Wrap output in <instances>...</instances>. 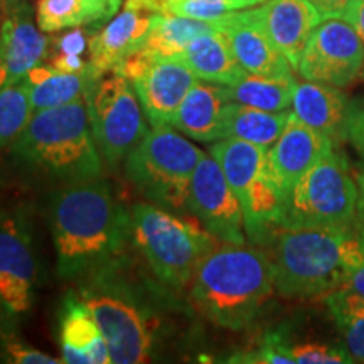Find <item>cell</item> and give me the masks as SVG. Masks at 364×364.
Wrapping results in <instances>:
<instances>
[{"label": "cell", "instance_id": "60d3db41", "mask_svg": "<svg viewBox=\"0 0 364 364\" xmlns=\"http://www.w3.org/2000/svg\"><path fill=\"white\" fill-rule=\"evenodd\" d=\"M105 4H107L108 6V9H110L112 11V14L113 16H115V14L118 12V9H120V6H122V2H124V0H103Z\"/></svg>", "mask_w": 364, "mask_h": 364}, {"label": "cell", "instance_id": "7c38bea8", "mask_svg": "<svg viewBox=\"0 0 364 364\" xmlns=\"http://www.w3.org/2000/svg\"><path fill=\"white\" fill-rule=\"evenodd\" d=\"M364 66V41L343 17L322 19L300 58L297 71L304 80L346 86Z\"/></svg>", "mask_w": 364, "mask_h": 364}, {"label": "cell", "instance_id": "7402d4cb", "mask_svg": "<svg viewBox=\"0 0 364 364\" xmlns=\"http://www.w3.org/2000/svg\"><path fill=\"white\" fill-rule=\"evenodd\" d=\"M292 112L304 124L334 140L348 125L349 105L336 86L306 80L295 83Z\"/></svg>", "mask_w": 364, "mask_h": 364}, {"label": "cell", "instance_id": "ba28073f", "mask_svg": "<svg viewBox=\"0 0 364 364\" xmlns=\"http://www.w3.org/2000/svg\"><path fill=\"white\" fill-rule=\"evenodd\" d=\"M211 156L238 196L250 240L265 243L280 225L285 199L270 171L268 149L226 136L211 145Z\"/></svg>", "mask_w": 364, "mask_h": 364}, {"label": "cell", "instance_id": "d6a6232c", "mask_svg": "<svg viewBox=\"0 0 364 364\" xmlns=\"http://www.w3.org/2000/svg\"><path fill=\"white\" fill-rule=\"evenodd\" d=\"M290 353L299 364H344L354 363L346 348L329 344H290Z\"/></svg>", "mask_w": 364, "mask_h": 364}, {"label": "cell", "instance_id": "ab89813d", "mask_svg": "<svg viewBox=\"0 0 364 364\" xmlns=\"http://www.w3.org/2000/svg\"><path fill=\"white\" fill-rule=\"evenodd\" d=\"M343 19L351 22L354 29L358 31L361 39L364 41V0H354L348 12L344 14Z\"/></svg>", "mask_w": 364, "mask_h": 364}, {"label": "cell", "instance_id": "8d00e7d4", "mask_svg": "<svg viewBox=\"0 0 364 364\" xmlns=\"http://www.w3.org/2000/svg\"><path fill=\"white\" fill-rule=\"evenodd\" d=\"M49 65H51L54 70L63 71V73H81L88 68V63H85L80 54H63V53L54 54Z\"/></svg>", "mask_w": 364, "mask_h": 364}, {"label": "cell", "instance_id": "83f0119b", "mask_svg": "<svg viewBox=\"0 0 364 364\" xmlns=\"http://www.w3.org/2000/svg\"><path fill=\"white\" fill-rule=\"evenodd\" d=\"M295 78H265L245 73L235 85L228 86L231 102L267 112H285L292 107Z\"/></svg>", "mask_w": 364, "mask_h": 364}, {"label": "cell", "instance_id": "52a82bcc", "mask_svg": "<svg viewBox=\"0 0 364 364\" xmlns=\"http://www.w3.org/2000/svg\"><path fill=\"white\" fill-rule=\"evenodd\" d=\"M204 152L171 125L152 127L125 159V176L150 203L189 213L191 179Z\"/></svg>", "mask_w": 364, "mask_h": 364}, {"label": "cell", "instance_id": "f35d334b", "mask_svg": "<svg viewBox=\"0 0 364 364\" xmlns=\"http://www.w3.org/2000/svg\"><path fill=\"white\" fill-rule=\"evenodd\" d=\"M339 289L364 302V262L349 275V279Z\"/></svg>", "mask_w": 364, "mask_h": 364}, {"label": "cell", "instance_id": "7bdbcfd3", "mask_svg": "<svg viewBox=\"0 0 364 364\" xmlns=\"http://www.w3.org/2000/svg\"><path fill=\"white\" fill-rule=\"evenodd\" d=\"M252 2H253V0H252ZM253 4H255V2H253Z\"/></svg>", "mask_w": 364, "mask_h": 364}, {"label": "cell", "instance_id": "6da1fadb", "mask_svg": "<svg viewBox=\"0 0 364 364\" xmlns=\"http://www.w3.org/2000/svg\"><path fill=\"white\" fill-rule=\"evenodd\" d=\"M48 213L61 279H86L120 263L132 235L130 213L102 177L59 186Z\"/></svg>", "mask_w": 364, "mask_h": 364}, {"label": "cell", "instance_id": "d590c367", "mask_svg": "<svg viewBox=\"0 0 364 364\" xmlns=\"http://www.w3.org/2000/svg\"><path fill=\"white\" fill-rule=\"evenodd\" d=\"M309 2L317 9L322 19H331V17H344L354 0H309Z\"/></svg>", "mask_w": 364, "mask_h": 364}, {"label": "cell", "instance_id": "3957f363", "mask_svg": "<svg viewBox=\"0 0 364 364\" xmlns=\"http://www.w3.org/2000/svg\"><path fill=\"white\" fill-rule=\"evenodd\" d=\"M275 292L270 257L221 241L191 279V302L208 321L231 331L250 326Z\"/></svg>", "mask_w": 364, "mask_h": 364}, {"label": "cell", "instance_id": "4316f807", "mask_svg": "<svg viewBox=\"0 0 364 364\" xmlns=\"http://www.w3.org/2000/svg\"><path fill=\"white\" fill-rule=\"evenodd\" d=\"M38 26L43 33H59L115 17L103 0H39Z\"/></svg>", "mask_w": 364, "mask_h": 364}, {"label": "cell", "instance_id": "b9f144b4", "mask_svg": "<svg viewBox=\"0 0 364 364\" xmlns=\"http://www.w3.org/2000/svg\"><path fill=\"white\" fill-rule=\"evenodd\" d=\"M255 2V6H257V4H263V2H267V0H253Z\"/></svg>", "mask_w": 364, "mask_h": 364}, {"label": "cell", "instance_id": "5b68a950", "mask_svg": "<svg viewBox=\"0 0 364 364\" xmlns=\"http://www.w3.org/2000/svg\"><path fill=\"white\" fill-rule=\"evenodd\" d=\"M78 297L100 326L112 363H149L156 351L159 318L144 295L120 273V263L83 279Z\"/></svg>", "mask_w": 364, "mask_h": 364}, {"label": "cell", "instance_id": "74e56055", "mask_svg": "<svg viewBox=\"0 0 364 364\" xmlns=\"http://www.w3.org/2000/svg\"><path fill=\"white\" fill-rule=\"evenodd\" d=\"M358 199H356V211H354L353 230L356 233V238L364 248V174L358 177Z\"/></svg>", "mask_w": 364, "mask_h": 364}, {"label": "cell", "instance_id": "4fadbf2b", "mask_svg": "<svg viewBox=\"0 0 364 364\" xmlns=\"http://www.w3.org/2000/svg\"><path fill=\"white\" fill-rule=\"evenodd\" d=\"M189 213L216 240L245 245V216L238 196L228 182L221 166L204 154L196 166L189 188Z\"/></svg>", "mask_w": 364, "mask_h": 364}, {"label": "cell", "instance_id": "e575fe53", "mask_svg": "<svg viewBox=\"0 0 364 364\" xmlns=\"http://www.w3.org/2000/svg\"><path fill=\"white\" fill-rule=\"evenodd\" d=\"M90 38L80 27H73L56 41V51L63 54H83L88 49Z\"/></svg>", "mask_w": 364, "mask_h": 364}, {"label": "cell", "instance_id": "836d02e7", "mask_svg": "<svg viewBox=\"0 0 364 364\" xmlns=\"http://www.w3.org/2000/svg\"><path fill=\"white\" fill-rule=\"evenodd\" d=\"M0 351H2L4 361L12 364H59L63 359L53 358L39 349L31 348L24 341L14 334H4L0 339Z\"/></svg>", "mask_w": 364, "mask_h": 364}, {"label": "cell", "instance_id": "cb8c5ba5", "mask_svg": "<svg viewBox=\"0 0 364 364\" xmlns=\"http://www.w3.org/2000/svg\"><path fill=\"white\" fill-rule=\"evenodd\" d=\"M184 63L199 80L231 86L245 75L221 29L194 38L181 54Z\"/></svg>", "mask_w": 364, "mask_h": 364}, {"label": "cell", "instance_id": "1f68e13d", "mask_svg": "<svg viewBox=\"0 0 364 364\" xmlns=\"http://www.w3.org/2000/svg\"><path fill=\"white\" fill-rule=\"evenodd\" d=\"M230 363H248V364H294L290 344L282 338V334H270L255 351L238 353L228 359Z\"/></svg>", "mask_w": 364, "mask_h": 364}, {"label": "cell", "instance_id": "9a60e30c", "mask_svg": "<svg viewBox=\"0 0 364 364\" xmlns=\"http://www.w3.org/2000/svg\"><path fill=\"white\" fill-rule=\"evenodd\" d=\"M231 51L247 73L265 78H292L294 68L268 38L257 9H243L220 19Z\"/></svg>", "mask_w": 364, "mask_h": 364}, {"label": "cell", "instance_id": "ffe728a7", "mask_svg": "<svg viewBox=\"0 0 364 364\" xmlns=\"http://www.w3.org/2000/svg\"><path fill=\"white\" fill-rule=\"evenodd\" d=\"M231 98L228 86L198 81L177 108L171 127L199 142L223 139L225 113Z\"/></svg>", "mask_w": 364, "mask_h": 364}, {"label": "cell", "instance_id": "5bb4252c", "mask_svg": "<svg viewBox=\"0 0 364 364\" xmlns=\"http://www.w3.org/2000/svg\"><path fill=\"white\" fill-rule=\"evenodd\" d=\"M36 257L29 226L21 215L0 216V306L21 316L33 306Z\"/></svg>", "mask_w": 364, "mask_h": 364}, {"label": "cell", "instance_id": "9c48e42d", "mask_svg": "<svg viewBox=\"0 0 364 364\" xmlns=\"http://www.w3.org/2000/svg\"><path fill=\"white\" fill-rule=\"evenodd\" d=\"M356 199L358 184L349 164L343 154L332 149L287 193L279 228H348L353 225Z\"/></svg>", "mask_w": 364, "mask_h": 364}, {"label": "cell", "instance_id": "d6986e66", "mask_svg": "<svg viewBox=\"0 0 364 364\" xmlns=\"http://www.w3.org/2000/svg\"><path fill=\"white\" fill-rule=\"evenodd\" d=\"M156 14L127 7L90 38V66L97 76H103L142 48Z\"/></svg>", "mask_w": 364, "mask_h": 364}, {"label": "cell", "instance_id": "f546056e", "mask_svg": "<svg viewBox=\"0 0 364 364\" xmlns=\"http://www.w3.org/2000/svg\"><path fill=\"white\" fill-rule=\"evenodd\" d=\"M29 91L24 81L0 90V149L16 142L33 117Z\"/></svg>", "mask_w": 364, "mask_h": 364}, {"label": "cell", "instance_id": "603a6c76", "mask_svg": "<svg viewBox=\"0 0 364 364\" xmlns=\"http://www.w3.org/2000/svg\"><path fill=\"white\" fill-rule=\"evenodd\" d=\"M98 78L102 76L95 75L88 63V68L81 73H63L54 70L51 65H39L27 73L22 81L29 91L33 110L41 112L88 97L91 86Z\"/></svg>", "mask_w": 364, "mask_h": 364}, {"label": "cell", "instance_id": "8fae6325", "mask_svg": "<svg viewBox=\"0 0 364 364\" xmlns=\"http://www.w3.org/2000/svg\"><path fill=\"white\" fill-rule=\"evenodd\" d=\"M115 73L134 85L150 125H171L177 108L199 78L179 59H156L136 49Z\"/></svg>", "mask_w": 364, "mask_h": 364}, {"label": "cell", "instance_id": "f1b7e54d", "mask_svg": "<svg viewBox=\"0 0 364 364\" xmlns=\"http://www.w3.org/2000/svg\"><path fill=\"white\" fill-rule=\"evenodd\" d=\"M326 306L339 327L346 351L354 363H364V302L336 289L326 295Z\"/></svg>", "mask_w": 364, "mask_h": 364}, {"label": "cell", "instance_id": "7a4b0ae2", "mask_svg": "<svg viewBox=\"0 0 364 364\" xmlns=\"http://www.w3.org/2000/svg\"><path fill=\"white\" fill-rule=\"evenodd\" d=\"M268 240L275 290L289 299L326 297L364 262L351 226H282Z\"/></svg>", "mask_w": 364, "mask_h": 364}, {"label": "cell", "instance_id": "30bf717a", "mask_svg": "<svg viewBox=\"0 0 364 364\" xmlns=\"http://www.w3.org/2000/svg\"><path fill=\"white\" fill-rule=\"evenodd\" d=\"M86 103L100 156L115 167L147 134L144 108L134 85L120 73L110 71L95 81Z\"/></svg>", "mask_w": 364, "mask_h": 364}, {"label": "cell", "instance_id": "d4e9b609", "mask_svg": "<svg viewBox=\"0 0 364 364\" xmlns=\"http://www.w3.org/2000/svg\"><path fill=\"white\" fill-rule=\"evenodd\" d=\"M218 29L220 21L206 22L172 14H156L140 51L156 59H177L194 38Z\"/></svg>", "mask_w": 364, "mask_h": 364}, {"label": "cell", "instance_id": "2e32d148", "mask_svg": "<svg viewBox=\"0 0 364 364\" xmlns=\"http://www.w3.org/2000/svg\"><path fill=\"white\" fill-rule=\"evenodd\" d=\"M49 49V38L36 27L33 12L17 2L0 26V90L21 83L27 73L43 65Z\"/></svg>", "mask_w": 364, "mask_h": 364}, {"label": "cell", "instance_id": "484cf974", "mask_svg": "<svg viewBox=\"0 0 364 364\" xmlns=\"http://www.w3.org/2000/svg\"><path fill=\"white\" fill-rule=\"evenodd\" d=\"M290 113L292 112L289 110L267 112L248 105L230 102L225 113L223 139L230 136L270 149L284 132Z\"/></svg>", "mask_w": 364, "mask_h": 364}, {"label": "cell", "instance_id": "ac0fdd59", "mask_svg": "<svg viewBox=\"0 0 364 364\" xmlns=\"http://www.w3.org/2000/svg\"><path fill=\"white\" fill-rule=\"evenodd\" d=\"M257 14L272 43L297 70L309 39L322 22L317 9L309 0H267Z\"/></svg>", "mask_w": 364, "mask_h": 364}, {"label": "cell", "instance_id": "44dd1931", "mask_svg": "<svg viewBox=\"0 0 364 364\" xmlns=\"http://www.w3.org/2000/svg\"><path fill=\"white\" fill-rule=\"evenodd\" d=\"M59 344L63 363L68 364H110L112 354L107 339L100 331L90 309L78 295H70L63 302L59 317Z\"/></svg>", "mask_w": 364, "mask_h": 364}, {"label": "cell", "instance_id": "4dcf8cb0", "mask_svg": "<svg viewBox=\"0 0 364 364\" xmlns=\"http://www.w3.org/2000/svg\"><path fill=\"white\" fill-rule=\"evenodd\" d=\"M252 0H167L164 14L188 19L216 22L228 14L253 7Z\"/></svg>", "mask_w": 364, "mask_h": 364}, {"label": "cell", "instance_id": "8992f818", "mask_svg": "<svg viewBox=\"0 0 364 364\" xmlns=\"http://www.w3.org/2000/svg\"><path fill=\"white\" fill-rule=\"evenodd\" d=\"M130 220L135 245L154 275L174 289L191 284L199 262L218 245L203 225L154 203L135 204Z\"/></svg>", "mask_w": 364, "mask_h": 364}, {"label": "cell", "instance_id": "277c9868", "mask_svg": "<svg viewBox=\"0 0 364 364\" xmlns=\"http://www.w3.org/2000/svg\"><path fill=\"white\" fill-rule=\"evenodd\" d=\"M12 154L33 174L59 186L100 179L103 164L91 132L86 97L34 112L12 144Z\"/></svg>", "mask_w": 364, "mask_h": 364}, {"label": "cell", "instance_id": "e0dca14e", "mask_svg": "<svg viewBox=\"0 0 364 364\" xmlns=\"http://www.w3.org/2000/svg\"><path fill=\"white\" fill-rule=\"evenodd\" d=\"M334 149L331 136L304 124L290 113L284 132L268 149V164L277 184L287 196L292 186Z\"/></svg>", "mask_w": 364, "mask_h": 364}]
</instances>
